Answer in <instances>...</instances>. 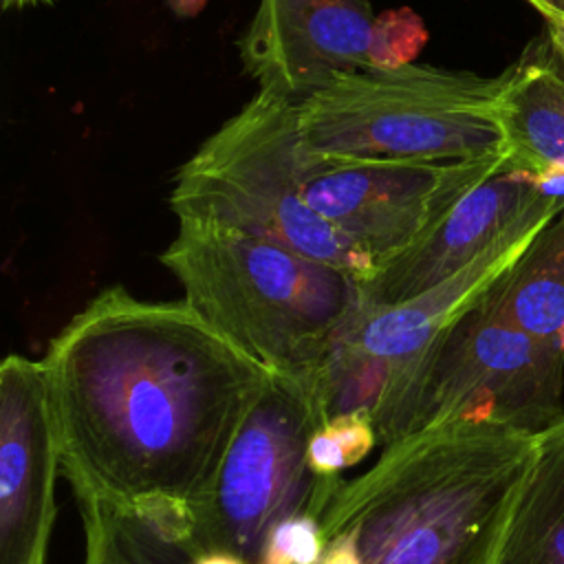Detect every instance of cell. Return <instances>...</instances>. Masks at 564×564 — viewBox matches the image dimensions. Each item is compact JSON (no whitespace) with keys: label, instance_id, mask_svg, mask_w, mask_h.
<instances>
[{"label":"cell","instance_id":"obj_1","mask_svg":"<svg viewBox=\"0 0 564 564\" xmlns=\"http://www.w3.org/2000/svg\"><path fill=\"white\" fill-rule=\"evenodd\" d=\"M75 498L198 502L269 370L185 300L99 291L42 357Z\"/></svg>","mask_w":564,"mask_h":564},{"label":"cell","instance_id":"obj_2","mask_svg":"<svg viewBox=\"0 0 564 564\" xmlns=\"http://www.w3.org/2000/svg\"><path fill=\"white\" fill-rule=\"evenodd\" d=\"M533 454L535 436L491 423L399 438L337 489L317 564H496Z\"/></svg>","mask_w":564,"mask_h":564},{"label":"cell","instance_id":"obj_3","mask_svg":"<svg viewBox=\"0 0 564 564\" xmlns=\"http://www.w3.org/2000/svg\"><path fill=\"white\" fill-rule=\"evenodd\" d=\"M161 262L214 330L278 375L313 377L366 306L364 278L216 223L178 220Z\"/></svg>","mask_w":564,"mask_h":564},{"label":"cell","instance_id":"obj_4","mask_svg":"<svg viewBox=\"0 0 564 564\" xmlns=\"http://www.w3.org/2000/svg\"><path fill=\"white\" fill-rule=\"evenodd\" d=\"M505 73L377 64L297 106L300 143L337 161L449 165L505 154L498 101Z\"/></svg>","mask_w":564,"mask_h":564},{"label":"cell","instance_id":"obj_5","mask_svg":"<svg viewBox=\"0 0 564 564\" xmlns=\"http://www.w3.org/2000/svg\"><path fill=\"white\" fill-rule=\"evenodd\" d=\"M564 348L505 319L482 295L386 392L372 421L379 452L452 423H491L538 436L564 416Z\"/></svg>","mask_w":564,"mask_h":564},{"label":"cell","instance_id":"obj_6","mask_svg":"<svg viewBox=\"0 0 564 564\" xmlns=\"http://www.w3.org/2000/svg\"><path fill=\"white\" fill-rule=\"evenodd\" d=\"M178 220L216 223L335 264L359 278L372 264L304 198L297 106L258 90L181 165L170 192Z\"/></svg>","mask_w":564,"mask_h":564},{"label":"cell","instance_id":"obj_7","mask_svg":"<svg viewBox=\"0 0 564 564\" xmlns=\"http://www.w3.org/2000/svg\"><path fill=\"white\" fill-rule=\"evenodd\" d=\"M313 377L269 372L209 491L187 507L196 553L262 564L271 533L300 513L324 516L344 480H322L308 443L324 423Z\"/></svg>","mask_w":564,"mask_h":564},{"label":"cell","instance_id":"obj_8","mask_svg":"<svg viewBox=\"0 0 564 564\" xmlns=\"http://www.w3.org/2000/svg\"><path fill=\"white\" fill-rule=\"evenodd\" d=\"M551 216L513 229L469 267L408 302L364 306L313 375L324 419L355 412L372 416L386 392L520 256Z\"/></svg>","mask_w":564,"mask_h":564},{"label":"cell","instance_id":"obj_9","mask_svg":"<svg viewBox=\"0 0 564 564\" xmlns=\"http://www.w3.org/2000/svg\"><path fill=\"white\" fill-rule=\"evenodd\" d=\"M502 163L505 154L449 165L337 161L300 143L304 198L372 271L416 242Z\"/></svg>","mask_w":564,"mask_h":564},{"label":"cell","instance_id":"obj_10","mask_svg":"<svg viewBox=\"0 0 564 564\" xmlns=\"http://www.w3.org/2000/svg\"><path fill=\"white\" fill-rule=\"evenodd\" d=\"M238 53L258 90L295 106L381 64L370 0H258Z\"/></svg>","mask_w":564,"mask_h":564},{"label":"cell","instance_id":"obj_11","mask_svg":"<svg viewBox=\"0 0 564 564\" xmlns=\"http://www.w3.org/2000/svg\"><path fill=\"white\" fill-rule=\"evenodd\" d=\"M62 454L44 361L0 366V564H46Z\"/></svg>","mask_w":564,"mask_h":564},{"label":"cell","instance_id":"obj_12","mask_svg":"<svg viewBox=\"0 0 564 564\" xmlns=\"http://www.w3.org/2000/svg\"><path fill=\"white\" fill-rule=\"evenodd\" d=\"M564 200L540 178L507 163L467 192L430 231L377 267L364 282L366 306L408 302L449 280L513 229L555 214Z\"/></svg>","mask_w":564,"mask_h":564},{"label":"cell","instance_id":"obj_13","mask_svg":"<svg viewBox=\"0 0 564 564\" xmlns=\"http://www.w3.org/2000/svg\"><path fill=\"white\" fill-rule=\"evenodd\" d=\"M498 121L511 167L538 178L564 174V24L546 22L505 70Z\"/></svg>","mask_w":564,"mask_h":564},{"label":"cell","instance_id":"obj_14","mask_svg":"<svg viewBox=\"0 0 564 564\" xmlns=\"http://www.w3.org/2000/svg\"><path fill=\"white\" fill-rule=\"evenodd\" d=\"M77 505L84 531L82 564H192L198 555L187 505H119L99 498H77Z\"/></svg>","mask_w":564,"mask_h":564},{"label":"cell","instance_id":"obj_15","mask_svg":"<svg viewBox=\"0 0 564 564\" xmlns=\"http://www.w3.org/2000/svg\"><path fill=\"white\" fill-rule=\"evenodd\" d=\"M494 308L520 330L560 339L564 330V205L487 286Z\"/></svg>","mask_w":564,"mask_h":564},{"label":"cell","instance_id":"obj_16","mask_svg":"<svg viewBox=\"0 0 564 564\" xmlns=\"http://www.w3.org/2000/svg\"><path fill=\"white\" fill-rule=\"evenodd\" d=\"M496 564H564V416L535 436Z\"/></svg>","mask_w":564,"mask_h":564},{"label":"cell","instance_id":"obj_17","mask_svg":"<svg viewBox=\"0 0 564 564\" xmlns=\"http://www.w3.org/2000/svg\"><path fill=\"white\" fill-rule=\"evenodd\" d=\"M375 447H379V438L370 414L333 416L313 432L308 465L322 480H341V474L359 465Z\"/></svg>","mask_w":564,"mask_h":564},{"label":"cell","instance_id":"obj_18","mask_svg":"<svg viewBox=\"0 0 564 564\" xmlns=\"http://www.w3.org/2000/svg\"><path fill=\"white\" fill-rule=\"evenodd\" d=\"M322 551V516L306 511L284 520L271 533L262 564H317Z\"/></svg>","mask_w":564,"mask_h":564},{"label":"cell","instance_id":"obj_19","mask_svg":"<svg viewBox=\"0 0 564 564\" xmlns=\"http://www.w3.org/2000/svg\"><path fill=\"white\" fill-rule=\"evenodd\" d=\"M546 22L564 24V0H529Z\"/></svg>","mask_w":564,"mask_h":564},{"label":"cell","instance_id":"obj_20","mask_svg":"<svg viewBox=\"0 0 564 564\" xmlns=\"http://www.w3.org/2000/svg\"><path fill=\"white\" fill-rule=\"evenodd\" d=\"M192 564H245V562L225 553H203V555H196Z\"/></svg>","mask_w":564,"mask_h":564},{"label":"cell","instance_id":"obj_21","mask_svg":"<svg viewBox=\"0 0 564 564\" xmlns=\"http://www.w3.org/2000/svg\"><path fill=\"white\" fill-rule=\"evenodd\" d=\"M57 0H2V9H24V7H40V4H53Z\"/></svg>","mask_w":564,"mask_h":564},{"label":"cell","instance_id":"obj_22","mask_svg":"<svg viewBox=\"0 0 564 564\" xmlns=\"http://www.w3.org/2000/svg\"><path fill=\"white\" fill-rule=\"evenodd\" d=\"M560 341H562V348H564V330H562V335H560Z\"/></svg>","mask_w":564,"mask_h":564}]
</instances>
